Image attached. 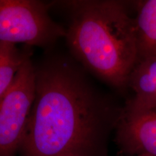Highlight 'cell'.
I'll list each match as a JSON object with an SVG mask.
<instances>
[{
    "label": "cell",
    "mask_w": 156,
    "mask_h": 156,
    "mask_svg": "<svg viewBox=\"0 0 156 156\" xmlns=\"http://www.w3.org/2000/svg\"><path fill=\"white\" fill-rule=\"evenodd\" d=\"M134 23L138 63L156 58V0H147L140 3Z\"/></svg>",
    "instance_id": "cell-6"
},
{
    "label": "cell",
    "mask_w": 156,
    "mask_h": 156,
    "mask_svg": "<svg viewBox=\"0 0 156 156\" xmlns=\"http://www.w3.org/2000/svg\"><path fill=\"white\" fill-rule=\"evenodd\" d=\"M115 140L126 156H156V107L126 102L115 127Z\"/></svg>",
    "instance_id": "cell-5"
},
{
    "label": "cell",
    "mask_w": 156,
    "mask_h": 156,
    "mask_svg": "<svg viewBox=\"0 0 156 156\" xmlns=\"http://www.w3.org/2000/svg\"><path fill=\"white\" fill-rule=\"evenodd\" d=\"M28 56L16 45L0 42V100L11 87Z\"/></svg>",
    "instance_id": "cell-8"
},
{
    "label": "cell",
    "mask_w": 156,
    "mask_h": 156,
    "mask_svg": "<svg viewBox=\"0 0 156 156\" xmlns=\"http://www.w3.org/2000/svg\"><path fill=\"white\" fill-rule=\"evenodd\" d=\"M34 67L35 98L19 156H107L122 108L69 60Z\"/></svg>",
    "instance_id": "cell-1"
},
{
    "label": "cell",
    "mask_w": 156,
    "mask_h": 156,
    "mask_svg": "<svg viewBox=\"0 0 156 156\" xmlns=\"http://www.w3.org/2000/svg\"><path fill=\"white\" fill-rule=\"evenodd\" d=\"M35 92V67L28 56L0 100V156H19Z\"/></svg>",
    "instance_id": "cell-4"
},
{
    "label": "cell",
    "mask_w": 156,
    "mask_h": 156,
    "mask_svg": "<svg viewBox=\"0 0 156 156\" xmlns=\"http://www.w3.org/2000/svg\"><path fill=\"white\" fill-rule=\"evenodd\" d=\"M69 9L66 36L80 63L117 88L128 86L138 63L134 17L127 3L116 0L63 2Z\"/></svg>",
    "instance_id": "cell-2"
},
{
    "label": "cell",
    "mask_w": 156,
    "mask_h": 156,
    "mask_svg": "<svg viewBox=\"0 0 156 156\" xmlns=\"http://www.w3.org/2000/svg\"><path fill=\"white\" fill-rule=\"evenodd\" d=\"M48 7L36 0H0V42L44 47L65 38L66 29L51 17Z\"/></svg>",
    "instance_id": "cell-3"
},
{
    "label": "cell",
    "mask_w": 156,
    "mask_h": 156,
    "mask_svg": "<svg viewBox=\"0 0 156 156\" xmlns=\"http://www.w3.org/2000/svg\"><path fill=\"white\" fill-rule=\"evenodd\" d=\"M132 156H147V155H132Z\"/></svg>",
    "instance_id": "cell-9"
},
{
    "label": "cell",
    "mask_w": 156,
    "mask_h": 156,
    "mask_svg": "<svg viewBox=\"0 0 156 156\" xmlns=\"http://www.w3.org/2000/svg\"><path fill=\"white\" fill-rule=\"evenodd\" d=\"M128 86L134 95L130 102L140 106H149L156 100V58L136 64L131 74Z\"/></svg>",
    "instance_id": "cell-7"
}]
</instances>
